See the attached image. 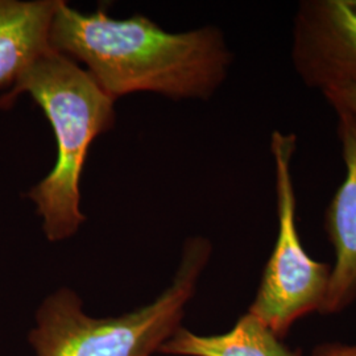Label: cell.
I'll return each instance as SVG.
<instances>
[{
	"label": "cell",
	"mask_w": 356,
	"mask_h": 356,
	"mask_svg": "<svg viewBox=\"0 0 356 356\" xmlns=\"http://www.w3.org/2000/svg\"><path fill=\"white\" fill-rule=\"evenodd\" d=\"M49 47L85 65L114 101L134 92L207 101L232 63L218 26L170 33L143 15L118 20L103 10L79 13L63 0L51 20Z\"/></svg>",
	"instance_id": "1"
},
{
	"label": "cell",
	"mask_w": 356,
	"mask_h": 356,
	"mask_svg": "<svg viewBox=\"0 0 356 356\" xmlns=\"http://www.w3.org/2000/svg\"><path fill=\"white\" fill-rule=\"evenodd\" d=\"M29 95L51 123L57 160L26 198L35 204L49 242L76 235L86 220L81 210V177L92 141L114 127L115 101L89 73L63 53L42 51L16 78L0 106Z\"/></svg>",
	"instance_id": "2"
},
{
	"label": "cell",
	"mask_w": 356,
	"mask_h": 356,
	"mask_svg": "<svg viewBox=\"0 0 356 356\" xmlns=\"http://www.w3.org/2000/svg\"><path fill=\"white\" fill-rule=\"evenodd\" d=\"M204 236L189 238L170 285L153 302L119 317L94 318L76 292L61 288L38 307L29 342L38 356H152L181 326L211 256Z\"/></svg>",
	"instance_id": "3"
},
{
	"label": "cell",
	"mask_w": 356,
	"mask_h": 356,
	"mask_svg": "<svg viewBox=\"0 0 356 356\" xmlns=\"http://www.w3.org/2000/svg\"><path fill=\"white\" fill-rule=\"evenodd\" d=\"M296 148L294 134L272 132L277 238L248 309L282 339L297 321L312 313H322L331 279L330 264L307 254L298 232L292 169Z\"/></svg>",
	"instance_id": "4"
},
{
	"label": "cell",
	"mask_w": 356,
	"mask_h": 356,
	"mask_svg": "<svg viewBox=\"0 0 356 356\" xmlns=\"http://www.w3.org/2000/svg\"><path fill=\"white\" fill-rule=\"evenodd\" d=\"M291 60L309 89L356 88V0H304L294 13Z\"/></svg>",
	"instance_id": "5"
},
{
	"label": "cell",
	"mask_w": 356,
	"mask_h": 356,
	"mask_svg": "<svg viewBox=\"0 0 356 356\" xmlns=\"http://www.w3.org/2000/svg\"><path fill=\"white\" fill-rule=\"evenodd\" d=\"M335 114L346 173L323 218L335 257L321 313L325 316L338 314L356 301V115L343 110H335Z\"/></svg>",
	"instance_id": "6"
},
{
	"label": "cell",
	"mask_w": 356,
	"mask_h": 356,
	"mask_svg": "<svg viewBox=\"0 0 356 356\" xmlns=\"http://www.w3.org/2000/svg\"><path fill=\"white\" fill-rule=\"evenodd\" d=\"M60 0H0V88L49 48V29Z\"/></svg>",
	"instance_id": "7"
},
{
	"label": "cell",
	"mask_w": 356,
	"mask_h": 356,
	"mask_svg": "<svg viewBox=\"0 0 356 356\" xmlns=\"http://www.w3.org/2000/svg\"><path fill=\"white\" fill-rule=\"evenodd\" d=\"M159 354L175 356H302L282 342L264 322L247 312L227 332L198 335L179 326Z\"/></svg>",
	"instance_id": "8"
},
{
	"label": "cell",
	"mask_w": 356,
	"mask_h": 356,
	"mask_svg": "<svg viewBox=\"0 0 356 356\" xmlns=\"http://www.w3.org/2000/svg\"><path fill=\"white\" fill-rule=\"evenodd\" d=\"M325 101L335 110H343L356 115V88L347 86L339 89L326 90L321 92Z\"/></svg>",
	"instance_id": "9"
},
{
	"label": "cell",
	"mask_w": 356,
	"mask_h": 356,
	"mask_svg": "<svg viewBox=\"0 0 356 356\" xmlns=\"http://www.w3.org/2000/svg\"><path fill=\"white\" fill-rule=\"evenodd\" d=\"M310 356H356V344L326 342L316 346Z\"/></svg>",
	"instance_id": "10"
}]
</instances>
